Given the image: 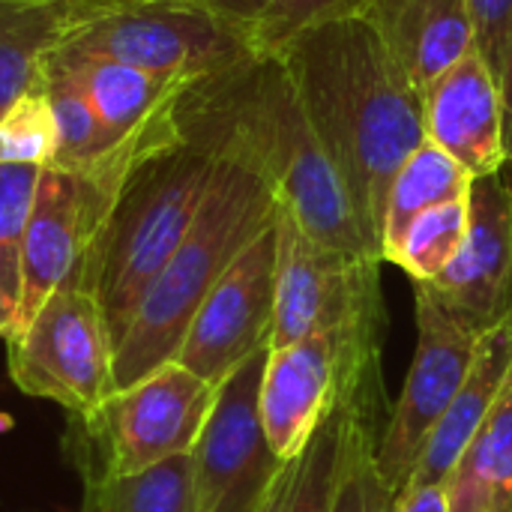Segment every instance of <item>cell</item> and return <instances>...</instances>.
<instances>
[{"mask_svg":"<svg viewBox=\"0 0 512 512\" xmlns=\"http://www.w3.org/2000/svg\"><path fill=\"white\" fill-rule=\"evenodd\" d=\"M39 171L36 165H0V291L12 306L21 294V252Z\"/></svg>","mask_w":512,"mask_h":512,"instance_id":"obj_27","label":"cell"},{"mask_svg":"<svg viewBox=\"0 0 512 512\" xmlns=\"http://www.w3.org/2000/svg\"><path fill=\"white\" fill-rule=\"evenodd\" d=\"M276 315V219L219 276L195 312L177 363L198 378L222 381L252 354L270 348Z\"/></svg>","mask_w":512,"mask_h":512,"instance_id":"obj_13","label":"cell"},{"mask_svg":"<svg viewBox=\"0 0 512 512\" xmlns=\"http://www.w3.org/2000/svg\"><path fill=\"white\" fill-rule=\"evenodd\" d=\"M72 0H0V120L27 93L69 21Z\"/></svg>","mask_w":512,"mask_h":512,"instance_id":"obj_21","label":"cell"},{"mask_svg":"<svg viewBox=\"0 0 512 512\" xmlns=\"http://www.w3.org/2000/svg\"><path fill=\"white\" fill-rule=\"evenodd\" d=\"M42 78L57 123V150L51 165L63 171H84L99 156H105L117 141L99 120L87 93L78 87V81L60 66V60L51 51H45L42 57Z\"/></svg>","mask_w":512,"mask_h":512,"instance_id":"obj_23","label":"cell"},{"mask_svg":"<svg viewBox=\"0 0 512 512\" xmlns=\"http://www.w3.org/2000/svg\"><path fill=\"white\" fill-rule=\"evenodd\" d=\"M54 150H57V123L39 63L27 93L0 120V165L45 168L51 165Z\"/></svg>","mask_w":512,"mask_h":512,"instance_id":"obj_26","label":"cell"},{"mask_svg":"<svg viewBox=\"0 0 512 512\" xmlns=\"http://www.w3.org/2000/svg\"><path fill=\"white\" fill-rule=\"evenodd\" d=\"M468 231V198L447 201L420 213L399 243L387 252L384 261L396 264L411 276V282H432L438 279L450 261L459 255Z\"/></svg>","mask_w":512,"mask_h":512,"instance_id":"obj_25","label":"cell"},{"mask_svg":"<svg viewBox=\"0 0 512 512\" xmlns=\"http://www.w3.org/2000/svg\"><path fill=\"white\" fill-rule=\"evenodd\" d=\"M219 75L183 90L180 132L135 165L84 258L78 288L102 306L114 348L189 234L213 180L225 144Z\"/></svg>","mask_w":512,"mask_h":512,"instance_id":"obj_2","label":"cell"},{"mask_svg":"<svg viewBox=\"0 0 512 512\" xmlns=\"http://www.w3.org/2000/svg\"><path fill=\"white\" fill-rule=\"evenodd\" d=\"M471 183H474V177L450 153H444L432 141H426L420 150H414L390 186L384 237H381L384 258L420 213L441 207L447 201L468 198Z\"/></svg>","mask_w":512,"mask_h":512,"instance_id":"obj_22","label":"cell"},{"mask_svg":"<svg viewBox=\"0 0 512 512\" xmlns=\"http://www.w3.org/2000/svg\"><path fill=\"white\" fill-rule=\"evenodd\" d=\"M54 48L120 60L162 81H198L261 57L246 30L189 0H72Z\"/></svg>","mask_w":512,"mask_h":512,"instance_id":"obj_5","label":"cell"},{"mask_svg":"<svg viewBox=\"0 0 512 512\" xmlns=\"http://www.w3.org/2000/svg\"><path fill=\"white\" fill-rule=\"evenodd\" d=\"M15 330V306L0 291V339H9Z\"/></svg>","mask_w":512,"mask_h":512,"instance_id":"obj_33","label":"cell"},{"mask_svg":"<svg viewBox=\"0 0 512 512\" xmlns=\"http://www.w3.org/2000/svg\"><path fill=\"white\" fill-rule=\"evenodd\" d=\"M384 330L387 312L384 300H378L339 327L315 330L288 348H270L258 408L267 444L279 462H291L306 450L345 378L381 366Z\"/></svg>","mask_w":512,"mask_h":512,"instance_id":"obj_7","label":"cell"},{"mask_svg":"<svg viewBox=\"0 0 512 512\" xmlns=\"http://www.w3.org/2000/svg\"><path fill=\"white\" fill-rule=\"evenodd\" d=\"M501 105H504V147H507V168H512V36L501 72Z\"/></svg>","mask_w":512,"mask_h":512,"instance_id":"obj_32","label":"cell"},{"mask_svg":"<svg viewBox=\"0 0 512 512\" xmlns=\"http://www.w3.org/2000/svg\"><path fill=\"white\" fill-rule=\"evenodd\" d=\"M360 18L420 93L477 51L465 0H369Z\"/></svg>","mask_w":512,"mask_h":512,"instance_id":"obj_17","label":"cell"},{"mask_svg":"<svg viewBox=\"0 0 512 512\" xmlns=\"http://www.w3.org/2000/svg\"><path fill=\"white\" fill-rule=\"evenodd\" d=\"M378 405H387L381 366H369L345 378L306 450L282 465L261 512H333L351 429L363 411Z\"/></svg>","mask_w":512,"mask_h":512,"instance_id":"obj_16","label":"cell"},{"mask_svg":"<svg viewBox=\"0 0 512 512\" xmlns=\"http://www.w3.org/2000/svg\"><path fill=\"white\" fill-rule=\"evenodd\" d=\"M512 372V315L489 327L477 339V351L465 384L450 402L447 414L435 426L408 486H441L456 468L459 456L501 399V390Z\"/></svg>","mask_w":512,"mask_h":512,"instance_id":"obj_18","label":"cell"},{"mask_svg":"<svg viewBox=\"0 0 512 512\" xmlns=\"http://www.w3.org/2000/svg\"><path fill=\"white\" fill-rule=\"evenodd\" d=\"M120 192L90 174L45 165L21 252V294L12 336L39 312V306L66 285L78 288L84 258L111 216ZM9 336V339H12Z\"/></svg>","mask_w":512,"mask_h":512,"instance_id":"obj_11","label":"cell"},{"mask_svg":"<svg viewBox=\"0 0 512 512\" xmlns=\"http://www.w3.org/2000/svg\"><path fill=\"white\" fill-rule=\"evenodd\" d=\"M84 512H195L192 456H177L141 474L90 480Z\"/></svg>","mask_w":512,"mask_h":512,"instance_id":"obj_24","label":"cell"},{"mask_svg":"<svg viewBox=\"0 0 512 512\" xmlns=\"http://www.w3.org/2000/svg\"><path fill=\"white\" fill-rule=\"evenodd\" d=\"M51 54L87 93V99L93 102L99 120L105 123L114 141H120L138 123L156 114L180 87L192 84V81H162L144 69L96 54H81L66 48H51Z\"/></svg>","mask_w":512,"mask_h":512,"instance_id":"obj_19","label":"cell"},{"mask_svg":"<svg viewBox=\"0 0 512 512\" xmlns=\"http://www.w3.org/2000/svg\"><path fill=\"white\" fill-rule=\"evenodd\" d=\"M6 345L9 378L24 396L84 417L111 393L114 339L96 297L75 285L57 288Z\"/></svg>","mask_w":512,"mask_h":512,"instance_id":"obj_8","label":"cell"},{"mask_svg":"<svg viewBox=\"0 0 512 512\" xmlns=\"http://www.w3.org/2000/svg\"><path fill=\"white\" fill-rule=\"evenodd\" d=\"M225 72L219 75L225 144L213 180L189 234L171 255L159 279L150 285L129 330L114 348L111 393L147 378L177 357L195 312L201 309L219 276L276 219V192L231 123L225 105Z\"/></svg>","mask_w":512,"mask_h":512,"instance_id":"obj_3","label":"cell"},{"mask_svg":"<svg viewBox=\"0 0 512 512\" xmlns=\"http://www.w3.org/2000/svg\"><path fill=\"white\" fill-rule=\"evenodd\" d=\"M270 57L285 66L315 138L381 249L390 186L426 144L423 93L360 15L306 27Z\"/></svg>","mask_w":512,"mask_h":512,"instance_id":"obj_1","label":"cell"},{"mask_svg":"<svg viewBox=\"0 0 512 512\" xmlns=\"http://www.w3.org/2000/svg\"><path fill=\"white\" fill-rule=\"evenodd\" d=\"M429 285L477 333L512 315V180L504 171L474 177L465 243Z\"/></svg>","mask_w":512,"mask_h":512,"instance_id":"obj_14","label":"cell"},{"mask_svg":"<svg viewBox=\"0 0 512 512\" xmlns=\"http://www.w3.org/2000/svg\"><path fill=\"white\" fill-rule=\"evenodd\" d=\"M444 486L450 512H512V372Z\"/></svg>","mask_w":512,"mask_h":512,"instance_id":"obj_20","label":"cell"},{"mask_svg":"<svg viewBox=\"0 0 512 512\" xmlns=\"http://www.w3.org/2000/svg\"><path fill=\"white\" fill-rule=\"evenodd\" d=\"M225 105L237 135L264 168L279 207L318 246L348 258L384 261L276 57H252L228 69Z\"/></svg>","mask_w":512,"mask_h":512,"instance_id":"obj_4","label":"cell"},{"mask_svg":"<svg viewBox=\"0 0 512 512\" xmlns=\"http://www.w3.org/2000/svg\"><path fill=\"white\" fill-rule=\"evenodd\" d=\"M366 3L369 0H273L252 33L255 51L261 57H270L306 27L363 15Z\"/></svg>","mask_w":512,"mask_h":512,"instance_id":"obj_28","label":"cell"},{"mask_svg":"<svg viewBox=\"0 0 512 512\" xmlns=\"http://www.w3.org/2000/svg\"><path fill=\"white\" fill-rule=\"evenodd\" d=\"M189 3L201 6L204 12H210V15L246 30L252 36L273 0H189Z\"/></svg>","mask_w":512,"mask_h":512,"instance_id":"obj_30","label":"cell"},{"mask_svg":"<svg viewBox=\"0 0 512 512\" xmlns=\"http://www.w3.org/2000/svg\"><path fill=\"white\" fill-rule=\"evenodd\" d=\"M414 315V363L399 402L390 408L387 432L375 447V474L390 498L408 486L435 426L465 384L477 339L483 336L465 324L429 282H414Z\"/></svg>","mask_w":512,"mask_h":512,"instance_id":"obj_9","label":"cell"},{"mask_svg":"<svg viewBox=\"0 0 512 512\" xmlns=\"http://www.w3.org/2000/svg\"><path fill=\"white\" fill-rule=\"evenodd\" d=\"M465 3L474 21L477 54L486 60L489 72L501 81L512 36V0H465Z\"/></svg>","mask_w":512,"mask_h":512,"instance_id":"obj_29","label":"cell"},{"mask_svg":"<svg viewBox=\"0 0 512 512\" xmlns=\"http://www.w3.org/2000/svg\"><path fill=\"white\" fill-rule=\"evenodd\" d=\"M426 141L450 153L471 177L507 168L501 84L471 51L423 93Z\"/></svg>","mask_w":512,"mask_h":512,"instance_id":"obj_15","label":"cell"},{"mask_svg":"<svg viewBox=\"0 0 512 512\" xmlns=\"http://www.w3.org/2000/svg\"><path fill=\"white\" fill-rule=\"evenodd\" d=\"M381 261L318 246L288 210H276V315L270 348H288L351 321L381 300Z\"/></svg>","mask_w":512,"mask_h":512,"instance_id":"obj_12","label":"cell"},{"mask_svg":"<svg viewBox=\"0 0 512 512\" xmlns=\"http://www.w3.org/2000/svg\"><path fill=\"white\" fill-rule=\"evenodd\" d=\"M384 512H450L447 486H405Z\"/></svg>","mask_w":512,"mask_h":512,"instance_id":"obj_31","label":"cell"},{"mask_svg":"<svg viewBox=\"0 0 512 512\" xmlns=\"http://www.w3.org/2000/svg\"><path fill=\"white\" fill-rule=\"evenodd\" d=\"M216 396L219 387L177 360L108 393L96 411L75 417L90 438L84 483L141 474L168 459L189 456L213 414Z\"/></svg>","mask_w":512,"mask_h":512,"instance_id":"obj_6","label":"cell"},{"mask_svg":"<svg viewBox=\"0 0 512 512\" xmlns=\"http://www.w3.org/2000/svg\"><path fill=\"white\" fill-rule=\"evenodd\" d=\"M270 348L252 354L219 387L213 414L192 456L195 512H261L285 462L261 423V378Z\"/></svg>","mask_w":512,"mask_h":512,"instance_id":"obj_10","label":"cell"}]
</instances>
